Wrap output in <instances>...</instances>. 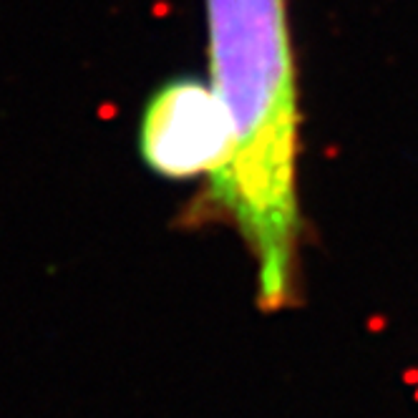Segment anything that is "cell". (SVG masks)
I'll return each mask as SVG.
<instances>
[{"mask_svg": "<svg viewBox=\"0 0 418 418\" xmlns=\"http://www.w3.org/2000/svg\"><path fill=\"white\" fill-rule=\"evenodd\" d=\"M139 154L166 179L217 174L230 159V127L212 83L176 78L156 88L139 124Z\"/></svg>", "mask_w": 418, "mask_h": 418, "instance_id": "cell-2", "label": "cell"}, {"mask_svg": "<svg viewBox=\"0 0 418 418\" xmlns=\"http://www.w3.org/2000/svg\"><path fill=\"white\" fill-rule=\"evenodd\" d=\"M212 88L230 127V159L207 176L189 222H225L257 262L264 310L297 297L300 99L287 0H204Z\"/></svg>", "mask_w": 418, "mask_h": 418, "instance_id": "cell-1", "label": "cell"}]
</instances>
